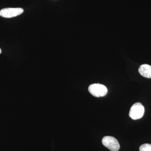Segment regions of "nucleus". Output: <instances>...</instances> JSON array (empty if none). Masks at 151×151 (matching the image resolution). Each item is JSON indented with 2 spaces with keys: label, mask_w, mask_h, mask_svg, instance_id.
Listing matches in <instances>:
<instances>
[{
  "label": "nucleus",
  "mask_w": 151,
  "mask_h": 151,
  "mask_svg": "<svg viewBox=\"0 0 151 151\" xmlns=\"http://www.w3.org/2000/svg\"><path fill=\"white\" fill-rule=\"evenodd\" d=\"M23 12V9L21 8H8L3 9L0 11V16L3 17L10 18L19 15Z\"/></svg>",
  "instance_id": "obj_4"
},
{
  "label": "nucleus",
  "mask_w": 151,
  "mask_h": 151,
  "mask_svg": "<svg viewBox=\"0 0 151 151\" xmlns=\"http://www.w3.org/2000/svg\"><path fill=\"white\" fill-rule=\"evenodd\" d=\"M139 72L145 78H151V66L148 64H143L140 66Z\"/></svg>",
  "instance_id": "obj_5"
},
{
  "label": "nucleus",
  "mask_w": 151,
  "mask_h": 151,
  "mask_svg": "<svg viewBox=\"0 0 151 151\" xmlns=\"http://www.w3.org/2000/svg\"><path fill=\"white\" fill-rule=\"evenodd\" d=\"M103 145L111 151H118L120 146L118 141L116 138L111 136H106L102 139Z\"/></svg>",
  "instance_id": "obj_3"
},
{
  "label": "nucleus",
  "mask_w": 151,
  "mask_h": 151,
  "mask_svg": "<svg viewBox=\"0 0 151 151\" xmlns=\"http://www.w3.org/2000/svg\"><path fill=\"white\" fill-rule=\"evenodd\" d=\"M1 49L0 48V54H1Z\"/></svg>",
  "instance_id": "obj_7"
},
{
  "label": "nucleus",
  "mask_w": 151,
  "mask_h": 151,
  "mask_svg": "<svg viewBox=\"0 0 151 151\" xmlns=\"http://www.w3.org/2000/svg\"><path fill=\"white\" fill-rule=\"evenodd\" d=\"M140 151H151V145L145 144L142 145L139 148Z\"/></svg>",
  "instance_id": "obj_6"
},
{
  "label": "nucleus",
  "mask_w": 151,
  "mask_h": 151,
  "mask_svg": "<svg viewBox=\"0 0 151 151\" xmlns=\"http://www.w3.org/2000/svg\"><path fill=\"white\" fill-rule=\"evenodd\" d=\"M90 94L95 97H104L108 93V89L105 85L100 84H91L88 88Z\"/></svg>",
  "instance_id": "obj_1"
},
{
  "label": "nucleus",
  "mask_w": 151,
  "mask_h": 151,
  "mask_svg": "<svg viewBox=\"0 0 151 151\" xmlns=\"http://www.w3.org/2000/svg\"><path fill=\"white\" fill-rule=\"evenodd\" d=\"M145 113V108L141 103H137L132 105L130 110L129 116L133 120L140 119Z\"/></svg>",
  "instance_id": "obj_2"
}]
</instances>
